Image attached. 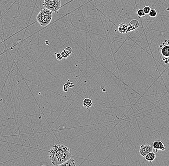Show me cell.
Instances as JSON below:
<instances>
[{
  "instance_id": "cell-13",
  "label": "cell",
  "mask_w": 169,
  "mask_h": 166,
  "mask_svg": "<svg viewBox=\"0 0 169 166\" xmlns=\"http://www.w3.org/2000/svg\"><path fill=\"white\" fill-rule=\"evenodd\" d=\"M137 15L139 17H144L146 15L144 11L143 8H139L137 11Z\"/></svg>"
},
{
  "instance_id": "cell-15",
  "label": "cell",
  "mask_w": 169,
  "mask_h": 166,
  "mask_svg": "<svg viewBox=\"0 0 169 166\" xmlns=\"http://www.w3.org/2000/svg\"><path fill=\"white\" fill-rule=\"evenodd\" d=\"M61 55H62V56L63 59H67L68 57L69 56V55L68 54L67 52H66V50L64 49L63 50L62 52H61Z\"/></svg>"
},
{
  "instance_id": "cell-9",
  "label": "cell",
  "mask_w": 169,
  "mask_h": 166,
  "mask_svg": "<svg viewBox=\"0 0 169 166\" xmlns=\"http://www.w3.org/2000/svg\"><path fill=\"white\" fill-rule=\"evenodd\" d=\"M82 104L84 107L88 108L91 107L93 105V103L90 98H86L84 99Z\"/></svg>"
},
{
  "instance_id": "cell-2",
  "label": "cell",
  "mask_w": 169,
  "mask_h": 166,
  "mask_svg": "<svg viewBox=\"0 0 169 166\" xmlns=\"http://www.w3.org/2000/svg\"><path fill=\"white\" fill-rule=\"evenodd\" d=\"M52 12L46 8L41 9L36 17L39 25L43 27L49 25L52 19Z\"/></svg>"
},
{
  "instance_id": "cell-8",
  "label": "cell",
  "mask_w": 169,
  "mask_h": 166,
  "mask_svg": "<svg viewBox=\"0 0 169 166\" xmlns=\"http://www.w3.org/2000/svg\"><path fill=\"white\" fill-rule=\"evenodd\" d=\"M128 25L125 23H121L119 25L118 29L119 32L120 34H125L128 33Z\"/></svg>"
},
{
  "instance_id": "cell-16",
  "label": "cell",
  "mask_w": 169,
  "mask_h": 166,
  "mask_svg": "<svg viewBox=\"0 0 169 166\" xmlns=\"http://www.w3.org/2000/svg\"><path fill=\"white\" fill-rule=\"evenodd\" d=\"M64 50H66V52H67V53L69 55V56L72 53L73 49L72 48H71L70 46H68V47H67V48L64 49Z\"/></svg>"
},
{
  "instance_id": "cell-17",
  "label": "cell",
  "mask_w": 169,
  "mask_h": 166,
  "mask_svg": "<svg viewBox=\"0 0 169 166\" xmlns=\"http://www.w3.org/2000/svg\"><path fill=\"white\" fill-rule=\"evenodd\" d=\"M56 57L57 59L59 61H61L63 59L62 55H61V53H58L56 54Z\"/></svg>"
},
{
  "instance_id": "cell-3",
  "label": "cell",
  "mask_w": 169,
  "mask_h": 166,
  "mask_svg": "<svg viewBox=\"0 0 169 166\" xmlns=\"http://www.w3.org/2000/svg\"><path fill=\"white\" fill-rule=\"evenodd\" d=\"M160 58L163 63L169 65V40H165L160 45Z\"/></svg>"
},
{
  "instance_id": "cell-5",
  "label": "cell",
  "mask_w": 169,
  "mask_h": 166,
  "mask_svg": "<svg viewBox=\"0 0 169 166\" xmlns=\"http://www.w3.org/2000/svg\"><path fill=\"white\" fill-rule=\"evenodd\" d=\"M153 147L150 145H142L140 146L139 149V153L142 157H145L148 153L153 151Z\"/></svg>"
},
{
  "instance_id": "cell-4",
  "label": "cell",
  "mask_w": 169,
  "mask_h": 166,
  "mask_svg": "<svg viewBox=\"0 0 169 166\" xmlns=\"http://www.w3.org/2000/svg\"><path fill=\"white\" fill-rule=\"evenodd\" d=\"M43 5L44 8L50 10L52 12L58 13L62 5L60 0H44Z\"/></svg>"
},
{
  "instance_id": "cell-7",
  "label": "cell",
  "mask_w": 169,
  "mask_h": 166,
  "mask_svg": "<svg viewBox=\"0 0 169 166\" xmlns=\"http://www.w3.org/2000/svg\"><path fill=\"white\" fill-rule=\"evenodd\" d=\"M139 26V23L137 20H132L128 25V33L134 31L135 30L137 29Z\"/></svg>"
},
{
  "instance_id": "cell-6",
  "label": "cell",
  "mask_w": 169,
  "mask_h": 166,
  "mask_svg": "<svg viewBox=\"0 0 169 166\" xmlns=\"http://www.w3.org/2000/svg\"><path fill=\"white\" fill-rule=\"evenodd\" d=\"M153 148L155 149L156 152H158L159 150L164 151L165 150V147L164 143L160 140H155L152 143Z\"/></svg>"
},
{
  "instance_id": "cell-1",
  "label": "cell",
  "mask_w": 169,
  "mask_h": 166,
  "mask_svg": "<svg viewBox=\"0 0 169 166\" xmlns=\"http://www.w3.org/2000/svg\"><path fill=\"white\" fill-rule=\"evenodd\" d=\"M49 157L54 166H59L71 158V152L67 146L58 144L51 148Z\"/></svg>"
},
{
  "instance_id": "cell-12",
  "label": "cell",
  "mask_w": 169,
  "mask_h": 166,
  "mask_svg": "<svg viewBox=\"0 0 169 166\" xmlns=\"http://www.w3.org/2000/svg\"><path fill=\"white\" fill-rule=\"evenodd\" d=\"M149 16L152 17V18L156 17V16L157 15V11H156L155 9H154V8H151L150 12H149Z\"/></svg>"
},
{
  "instance_id": "cell-14",
  "label": "cell",
  "mask_w": 169,
  "mask_h": 166,
  "mask_svg": "<svg viewBox=\"0 0 169 166\" xmlns=\"http://www.w3.org/2000/svg\"><path fill=\"white\" fill-rule=\"evenodd\" d=\"M151 7L149 6H145L143 9L146 15H149V12H150V10H151Z\"/></svg>"
},
{
  "instance_id": "cell-11",
  "label": "cell",
  "mask_w": 169,
  "mask_h": 166,
  "mask_svg": "<svg viewBox=\"0 0 169 166\" xmlns=\"http://www.w3.org/2000/svg\"><path fill=\"white\" fill-rule=\"evenodd\" d=\"M77 165V163L74 159L70 158V159H68L67 161H66L65 162L63 163L61 166H75Z\"/></svg>"
},
{
  "instance_id": "cell-10",
  "label": "cell",
  "mask_w": 169,
  "mask_h": 166,
  "mask_svg": "<svg viewBox=\"0 0 169 166\" xmlns=\"http://www.w3.org/2000/svg\"><path fill=\"white\" fill-rule=\"evenodd\" d=\"M145 158L146 161H153L156 158V154L153 152H151L145 156Z\"/></svg>"
}]
</instances>
